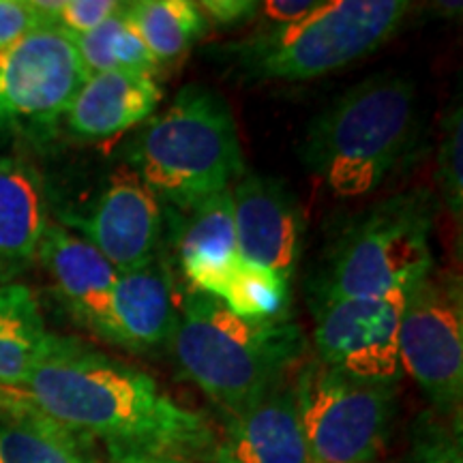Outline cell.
<instances>
[{
	"mask_svg": "<svg viewBox=\"0 0 463 463\" xmlns=\"http://www.w3.org/2000/svg\"><path fill=\"white\" fill-rule=\"evenodd\" d=\"M52 333L45 328L33 289L0 286V389L20 391L43 356Z\"/></svg>",
	"mask_w": 463,
	"mask_h": 463,
	"instance_id": "19",
	"label": "cell"
},
{
	"mask_svg": "<svg viewBox=\"0 0 463 463\" xmlns=\"http://www.w3.org/2000/svg\"><path fill=\"white\" fill-rule=\"evenodd\" d=\"M123 14L159 67L178 62L204 37L208 22L191 0H136Z\"/></svg>",
	"mask_w": 463,
	"mask_h": 463,
	"instance_id": "21",
	"label": "cell"
},
{
	"mask_svg": "<svg viewBox=\"0 0 463 463\" xmlns=\"http://www.w3.org/2000/svg\"><path fill=\"white\" fill-rule=\"evenodd\" d=\"M289 288L292 283L281 279L273 270L241 260L219 294V300L236 316L273 320L289 316Z\"/></svg>",
	"mask_w": 463,
	"mask_h": 463,
	"instance_id": "23",
	"label": "cell"
},
{
	"mask_svg": "<svg viewBox=\"0 0 463 463\" xmlns=\"http://www.w3.org/2000/svg\"><path fill=\"white\" fill-rule=\"evenodd\" d=\"M256 0H202L198 7L204 14L208 26L239 28L249 22H256Z\"/></svg>",
	"mask_w": 463,
	"mask_h": 463,
	"instance_id": "29",
	"label": "cell"
},
{
	"mask_svg": "<svg viewBox=\"0 0 463 463\" xmlns=\"http://www.w3.org/2000/svg\"><path fill=\"white\" fill-rule=\"evenodd\" d=\"M161 99L164 90L153 75L97 73L86 78L62 118L73 136L103 140L146 123Z\"/></svg>",
	"mask_w": 463,
	"mask_h": 463,
	"instance_id": "17",
	"label": "cell"
},
{
	"mask_svg": "<svg viewBox=\"0 0 463 463\" xmlns=\"http://www.w3.org/2000/svg\"><path fill=\"white\" fill-rule=\"evenodd\" d=\"M420 131L416 84L382 71L350 86L311 120L300 155L333 195L361 198L412 161Z\"/></svg>",
	"mask_w": 463,
	"mask_h": 463,
	"instance_id": "3",
	"label": "cell"
},
{
	"mask_svg": "<svg viewBox=\"0 0 463 463\" xmlns=\"http://www.w3.org/2000/svg\"><path fill=\"white\" fill-rule=\"evenodd\" d=\"M37 262L54 283L58 298L75 322L103 339L109 320V303L118 281V270L82 236L50 223Z\"/></svg>",
	"mask_w": 463,
	"mask_h": 463,
	"instance_id": "15",
	"label": "cell"
},
{
	"mask_svg": "<svg viewBox=\"0 0 463 463\" xmlns=\"http://www.w3.org/2000/svg\"><path fill=\"white\" fill-rule=\"evenodd\" d=\"M438 198L416 187L356 213L326 249L311 300L369 298L408 292L436 269Z\"/></svg>",
	"mask_w": 463,
	"mask_h": 463,
	"instance_id": "5",
	"label": "cell"
},
{
	"mask_svg": "<svg viewBox=\"0 0 463 463\" xmlns=\"http://www.w3.org/2000/svg\"><path fill=\"white\" fill-rule=\"evenodd\" d=\"M174 232L178 262L191 289L219 298L241 262L232 187L187 213H178Z\"/></svg>",
	"mask_w": 463,
	"mask_h": 463,
	"instance_id": "16",
	"label": "cell"
},
{
	"mask_svg": "<svg viewBox=\"0 0 463 463\" xmlns=\"http://www.w3.org/2000/svg\"><path fill=\"white\" fill-rule=\"evenodd\" d=\"M43 24L34 0H0V50Z\"/></svg>",
	"mask_w": 463,
	"mask_h": 463,
	"instance_id": "27",
	"label": "cell"
},
{
	"mask_svg": "<svg viewBox=\"0 0 463 463\" xmlns=\"http://www.w3.org/2000/svg\"><path fill=\"white\" fill-rule=\"evenodd\" d=\"M0 463H92L84 438L31 408L24 399L0 419Z\"/></svg>",
	"mask_w": 463,
	"mask_h": 463,
	"instance_id": "20",
	"label": "cell"
},
{
	"mask_svg": "<svg viewBox=\"0 0 463 463\" xmlns=\"http://www.w3.org/2000/svg\"><path fill=\"white\" fill-rule=\"evenodd\" d=\"M170 350L183 378L228 419L289 380L305 361L307 337L292 316L242 317L211 294L187 289Z\"/></svg>",
	"mask_w": 463,
	"mask_h": 463,
	"instance_id": "2",
	"label": "cell"
},
{
	"mask_svg": "<svg viewBox=\"0 0 463 463\" xmlns=\"http://www.w3.org/2000/svg\"><path fill=\"white\" fill-rule=\"evenodd\" d=\"M320 7V0H266L258 5L256 28H283L305 20Z\"/></svg>",
	"mask_w": 463,
	"mask_h": 463,
	"instance_id": "28",
	"label": "cell"
},
{
	"mask_svg": "<svg viewBox=\"0 0 463 463\" xmlns=\"http://www.w3.org/2000/svg\"><path fill=\"white\" fill-rule=\"evenodd\" d=\"M405 463H463L461 414L442 416L425 410L416 416Z\"/></svg>",
	"mask_w": 463,
	"mask_h": 463,
	"instance_id": "24",
	"label": "cell"
},
{
	"mask_svg": "<svg viewBox=\"0 0 463 463\" xmlns=\"http://www.w3.org/2000/svg\"><path fill=\"white\" fill-rule=\"evenodd\" d=\"M181 303L183 292L170 260L159 251L137 269L118 275L103 341L140 354L170 350Z\"/></svg>",
	"mask_w": 463,
	"mask_h": 463,
	"instance_id": "13",
	"label": "cell"
},
{
	"mask_svg": "<svg viewBox=\"0 0 463 463\" xmlns=\"http://www.w3.org/2000/svg\"><path fill=\"white\" fill-rule=\"evenodd\" d=\"M73 43L86 75L120 71L155 78V73L161 69L157 61L150 56L146 45L142 43L140 34L127 22L123 3H120V9L95 31L73 37Z\"/></svg>",
	"mask_w": 463,
	"mask_h": 463,
	"instance_id": "22",
	"label": "cell"
},
{
	"mask_svg": "<svg viewBox=\"0 0 463 463\" xmlns=\"http://www.w3.org/2000/svg\"><path fill=\"white\" fill-rule=\"evenodd\" d=\"M316 361L369 382H397L405 292L369 298L309 300Z\"/></svg>",
	"mask_w": 463,
	"mask_h": 463,
	"instance_id": "10",
	"label": "cell"
},
{
	"mask_svg": "<svg viewBox=\"0 0 463 463\" xmlns=\"http://www.w3.org/2000/svg\"><path fill=\"white\" fill-rule=\"evenodd\" d=\"M402 0H328L292 26L256 28L217 50L247 82H305L382 48L410 14Z\"/></svg>",
	"mask_w": 463,
	"mask_h": 463,
	"instance_id": "6",
	"label": "cell"
},
{
	"mask_svg": "<svg viewBox=\"0 0 463 463\" xmlns=\"http://www.w3.org/2000/svg\"><path fill=\"white\" fill-rule=\"evenodd\" d=\"M294 402L316 463H373L397 414V382H369L316 358L292 375Z\"/></svg>",
	"mask_w": 463,
	"mask_h": 463,
	"instance_id": "7",
	"label": "cell"
},
{
	"mask_svg": "<svg viewBox=\"0 0 463 463\" xmlns=\"http://www.w3.org/2000/svg\"><path fill=\"white\" fill-rule=\"evenodd\" d=\"M73 37L43 24L0 50V120L48 131L86 82Z\"/></svg>",
	"mask_w": 463,
	"mask_h": 463,
	"instance_id": "9",
	"label": "cell"
},
{
	"mask_svg": "<svg viewBox=\"0 0 463 463\" xmlns=\"http://www.w3.org/2000/svg\"><path fill=\"white\" fill-rule=\"evenodd\" d=\"M127 165L174 213H187L230 189L245 174L230 103L206 84L183 86L133 137Z\"/></svg>",
	"mask_w": 463,
	"mask_h": 463,
	"instance_id": "4",
	"label": "cell"
},
{
	"mask_svg": "<svg viewBox=\"0 0 463 463\" xmlns=\"http://www.w3.org/2000/svg\"><path fill=\"white\" fill-rule=\"evenodd\" d=\"M118 9V0H58L52 26H58L71 37H80L101 26Z\"/></svg>",
	"mask_w": 463,
	"mask_h": 463,
	"instance_id": "26",
	"label": "cell"
},
{
	"mask_svg": "<svg viewBox=\"0 0 463 463\" xmlns=\"http://www.w3.org/2000/svg\"><path fill=\"white\" fill-rule=\"evenodd\" d=\"M5 402H7V392H5V389H0V405H5Z\"/></svg>",
	"mask_w": 463,
	"mask_h": 463,
	"instance_id": "30",
	"label": "cell"
},
{
	"mask_svg": "<svg viewBox=\"0 0 463 463\" xmlns=\"http://www.w3.org/2000/svg\"><path fill=\"white\" fill-rule=\"evenodd\" d=\"M239 256L292 283L303 253L305 213L279 178L242 174L232 184Z\"/></svg>",
	"mask_w": 463,
	"mask_h": 463,
	"instance_id": "12",
	"label": "cell"
},
{
	"mask_svg": "<svg viewBox=\"0 0 463 463\" xmlns=\"http://www.w3.org/2000/svg\"><path fill=\"white\" fill-rule=\"evenodd\" d=\"M50 223L42 174L22 159L0 157V286L37 262Z\"/></svg>",
	"mask_w": 463,
	"mask_h": 463,
	"instance_id": "18",
	"label": "cell"
},
{
	"mask_svg": "<svg viewBox=\"0 0 463 463\" xmlns=\"http://www.w3.org/2000/svg\"><path fill=\"white\" fill-rule=\"evenodd\" d=\"M20 397L31 408L97 439L112 463L206 461L217 431L142 369L73 337L52 335Z\"/></svg>",
	"mask_w": 463,
	"mask_h": 463,
	"instance_id": "1",
	"label": "cell"
},
{
	"mask_svg": "<svg viewBox=\"0 0 463 463\" xmlns=\"http://www.w3.org/2000/svg\"><path fill=\"white\" fill-rule=\"evenodd\" d=\"M118 273L137 269L161 251L164 206L131 165H118L84 217L71 222Z\"/></svg>",
	"mask_w": 463,
	"mask_h": 463,
	"instance_id": "11",
	"label": "cell"
},
{
	"mask_svg": "<svg viewBox=\"0 0 463 463\" xmlns=\"http://www.w3.org/2000/svg\"><path fill=\"white\" fill-rule=\"evenodd\" d=\"M206 463H316L298 419L292 378L245 412L228 416Z\"/></svg>",
	"mask_w": 463,
	"mask_h": 463,
	"instance_id": "14",
	"label": "cell"
},
{
	"mask_svg": "<svg viewBox=\"0 0 463 463\" xmlns=\"http://www.w3.org/2000/svg\"><path fill=\"white\" fill-rule=\"evenodd\" d=\"M399 363L438 414H461L463 286L455 270L436 266L405 292Z\"/></svg>",
	"mask_w": 463,
	"mask_h": 463,
	"instance_id": "8",
	"label": "cell"
},
{
	"mask_svg": "<svg viewBox=\"0 0 463 463\" xmlns=\"http://www.w3.org/2000/svg\"><path fill=\"white\" fill-rule=\"evenodd\" d=\"M463 146V120L461 103L457 97L455 106L447 109L442 120V140L438 150V187L442 204L449 215L461 225L463 219V174H461V148Z\"/></svg>",
	"mask_w": 463,
	"mask_h": 463,
	"instance_id": "25",
	"label": "cell"
}]
</instances>
